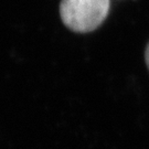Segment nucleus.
Wrapping results in <instances>:
<instances>
[{
  "label": "nucleus",
  "instance_id": "nucleus-1",
  "mask_svg": "<svg viewBox=\"0 0 149 149\" xmlns=\"http://www.w3.org/2000/svg\"><path fill=\"white\" fill-rule=\"evenodd\" d=\"M111 0H62L60 16L72 31L87 33L94 31L106 19Z\"/></svg>",
  "mask_w": 149,
  "mask_h": 149
},
{
  "label": "nucleus",
  "instance_id": "nucleus-2",
  "mask_svg": "<svg viewBox=\"0 0 149 149\" xmlns=\"http://www.w3.org/2000/svg\"><path fill=\"white\" fill-rule=\"evenodd\" d=\"M145 59H146V63H147V66L149 69V43L146 48V52H145Z\"/></svg>",
  "mask_w": 149,
  "mask_h": 149
}]
</instances>
